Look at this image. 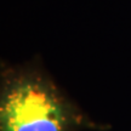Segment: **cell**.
<instances>
[{
    "label": "cell",
    "mask_w": 131,
    "mask_h": 131,
    "mask_svg": "<svg viewBox=\"0 0 131 131\" xmlns=\"http://www.w3.org/2000/svg\"><path fill=\"white\" fill-rule=\"evenodd\" d=\"M81 123V117L40 58L1 62V131H70Z\"/></svg>",
    "instance_id": "6da1fadb"
}]
</instances>
